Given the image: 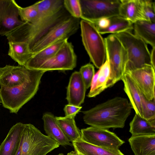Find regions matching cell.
<instances>
[{
    "label": "cell",
    "mask_w": 155,
    "mask_h": 155,
    "mask_svg": "<svg viewBox=\"0 0 155 155\" xmlns=\"http://www.w3.org/2000/svg\"><path fill=\"white\" fill-rule=\"evenodd\" d=\"M106 58L109 65L110 73L106 83L107 88L120 80L125 72L128 61L127 51L122 43L114 34L104 39Z\"/></svg>",
    "instance_id": "cell-4"
},
{
    "label": "cell",
    "mask_w": 155,
    "mask_h": 155,
    "mask_svg": "<svg viewBox=\"0 0 155 155\" xmlns=\"http://www.w3.org/2000/svg\"><path fill=\"white\" fill-rule=\"evenodd\" d=\"M141 107L143 118L148 120L155 119V99L148 100L143 94Z\"/></svg>",
    "instance_id": "cell-30"
},
{
    "label": "cell",
    "mask_w": 155,
    "mask_h": 155,
    "mask_svg": "<svg viewBox=\"0 0 155 155\" xmlns=\"http://www.w3.org/2000/svg\"><path fill=\"white\" fill-rule=\"evenodd\" d=\"M81 18L93 24L102 18L119 15L120 0H80Z\"/></svg>",
    "instance_id": "cell-8"
},
{
    "label": "cell",
    "mask_w": 155,
    "mask_h": 155,
    "mask_svg": "<svg viewBox=\"0 0 155 155\" xmlns=\"http://www.w3.org/2000/svg\"><path fill=\"white\" fill-rule=\"evenodd\" d=\"M57 155H64V154L62 153H61L59 154H58Z\"/></svg>",
    "instance_id": "cell-39"
},
{
    "label": "cell",
    "mask_w": 155,
    "mask_h": 155,
    "mask_svg": "<svg viewBox=\"0 0 155 155\" xmlns=\"http://www.w3.org/2000/svg\"><path fill=\"white\" fill-rule=\"evenodd\" d=\"M68 39L61 40L33 54L24 66L31 69L38 70L41 66L52 57L67 41Z\"/></svg>",
    "instance_id": "cell-21"
},
{
    "label": "cell",
    "mask_w": 155,
    "mask_h": 155,
    "mask_svg": "<svg viewBox=\"0 0 155 155\" xmlns=\"http://www.w3.org/2000/svg\"><path fill=\"white\" fill-rule=\"evenodd\" d=\"M86 88L79 71L71 74L67 87L66 99L68 104L81 106L84 103Z\"/></svg>",
    "instance_id": "cell-15"
},
{
    "label": "cell",
    "mask_w": 155,
    "mask_h": 155,
    "mask_svg": "<svg viewBox=\"0 0 155 155\" xmlns=\"http://www.w3.org/2000/svg\"><path fill=\"white\" fill-rule=\"evenodd\" d=\"M19 6L14 0H0V35H6L26 22L21 18Z\"/></svg>",
    "instance_id": "cell-12"
},
{
    "label": "cell",
    "mask_w": 155,
    "mask_h": 155,
    "mask_svg": "<svg viewBox=\"0 0 155 155\" xmlns=\"http://www.w3.org/2000/svg\"><path fill=\"white\" fill-rule=\"evenodd\" d=\"M67 155H77V153L74 151H71L67 154Z\"/></svg>",
    "instance_id": "cell-38"
},
{
    "label": "cell",
    "mask_w": 155,
    "mask_h": 155,
    "mask_svg": "<svg viewBox=\"0 0 155 155\" xmlns=\"http://www.w3.org/2000/svg\"><path fill=\"white\" fill-rule=\"evenodd\" d=\"M6 69V66L3 68L0 67V78L2 76Z\"/></svg>",
    "instance_id": "cell-37"
},
{
    "label": "cell",
    "mask_w": 155,
    "mask_h": 155,
    "mask_svg": "<svg viewBox=\"0 0 155 155\" xmlns=\"http://www.w3.org/2000/svg\"><path fill=\"white\" fill-rule=\"evenodd\" d=\"M80 19L70 16L58 23L31 47L33 54L61 40L68 39L80 27Z\"/></svg>",
    "instance_id": "cell-9"
},
{
    "label": "cell",
    "mask_w": 155,
    "mask_h": 155,
    "mask_svg": "<svg viewBox=\"0 0 155 155\" xmlns=\"http://www.w3.org/2000/svg\"><path fill=\"white\" fill-rule=\"evenodd\" d=\"M128 141L134 155H155V135L131 136Z\"/></svg>",
    "instance_id": "cell-20"
},
{
    "label": "cell",
    "mask_w": 155,
    "mask_h": 155,
    "mask_svg": "<svg viewBox=\"0 0 155 155\" xmlns=\"http://www.w3.org/2000/svg\"><path fill=\"white\" fill-rule=\"evenodd\" d=\"M108 26L103 29H97L101 34L106 33L115 34L133 29V24L120 15L109 18Z\"/></svg>",
    "instance_id": "cell-28"
},
{
    "label": "cell",
    "mask_w": 155,
    "mask_h": 155,
    "mask_svg": "<svg viewBox=\"0 0 155 155\" xmlns=\"http://www.w3.org/2000/svg\"><path fill=\"white\" fill-rule=\"evenodd\" d=\"M8 55L20 66H24L32 56L27 43L23 42L8 41Z\"/></svg>",
    "instance_id": "cell-25"
},
{
    "label": "cell",
    "mask_w": 155,
    "mask_h": 155,
    "mask_svg": "<svg viewBox=\"0 0 155 155\" xmlns=\"http://www.w3.org/2000/svg\"><path fill=\"white\" fill-rule=\"evenodd\" d=\"M77 155H81V154H79V153H77Z\"/></svg>",
    "instance_id": "cell-40"
},
{
    "label": "cell",
    "mask_w": 155,
    "mask_h": 155,
    "mask_svg": "<svg viewBox=\"0 0 155 155\" xmlns=\"http://www.w3.org/2000/svg\"><path fill=\"white\" fill-rule=\"evenodd\" d=\"M114 34L120 40L127 53L128 61L125 71L151 65L150 53L147 44L143 40L129 31Z\"/></svg>",
    "instance_id": "cell-5"
},
{
    "label": "cell",
    "mask_w": 155,
    "mask_h": 155,
    "mask_svg": "<svg viewBox=\"0 0 155 155\" xmlns=\"http://www.w3.org/2000/svg\"><path fill=\"white\" fill-rule=\"evenodd\" d=\"M155 69L151 65H147L125 72L130 75L145 97L150 101L155 99Z\"/></svg>",
    "instance_id": "cell-13"
},
{
    "label": "cell",
    "mask_w": 155,
    "mask_h": 155,
    "mask_svg": "<svg viewBox=\"0 0 155 155\" xmlns=\"http://www.w3.org/2000/svg\"><path fill=\"white\" fill-rule=\"evenodd\" d=\"M81 106H77L70 104L66 105L64 108L65 116H76L82 108Z\"/></svg>",
    "instance_id": "cell-34"
},
{
    "label": "cell",
    "mask_w": 155,
    "mask_h": 155,
    "mask_svg": "<svg viewBox=\"0 0 155 155\" xmlns=\"http://www.w3.org/2000/svg\"><path fill=\"white\" fill-rule=\"evenodd\" d=\"M84 83L86 89L91 86L95 74L94 68L90 63L87 64L81 68L79 71Z\"/></svg>",
    "instance_id": "cell-32"
},
{
    "label": "cell",
    "mask_w": 155,
    "mask_h": 155,
    "mask_svg": "<svg viewBox=\"0 0 155 155\" xmlns=\"http://www.w3.org/2000/svg\"><path fill=\"white\" fill-rule=\"evenodd\" d=\"M109 24V18H102L94 24L97 29H103L107 27Z\"/></svg>",
    "instance_id": "cell-35"
},
{
    "label": "cell",
    "mask_w": 155,
    "mask_h": 155,
    "mask_svg": "<svg viewBox=\"0 0 155 155\" xmlns=\"http://www.w3.org/2000/svg\"><path fill=\"white\" fill-rule=\"evenodd\" d=\"M1 101L0 99V105H1Z\"/></svg>",
    "instance_id": "cell-41"
},
{
    "label": "cell",
    "mask_w": 155,
    "mask_h": 155,
    "mask_svg": "<svg viewBox=\"0 0 155 155\" xmlns=\"http://www.w3.org/2000/svg\"><path fill=\"white\" fill-rule=\"evenodd\" d=\"M6 69L0 78L1 86L11 88L20 85L33 74L36 69L28 68L24 66L6 65Z\"/></svg>",
    "instance_id": "cell-14"
},
{
    "label": "cell",
    "mask_w": 155,
    "mask_h": 155,
    "mask_svg": "<svg viewBox=\"0 0 155 155\" xmlns=\"http://www.w3.org/2000/svg\"><path fill=\"white\" fill-rule=\"evenodd\" d=\"M110 73L109 63L106 58L104 64L94 74L87 95L88 97H95L107 89L106 85Z\"/></svg>",
    "instance_id": "cell-23"
},
{
    "label": "cell",
    "mask_w": 155,
    "mask_h": 155,
    "mask_svg": "<svg viewBox=\"0 0 155 155\" xmlns=\"http://www.w3.org/2000/svg\"><path fill=\"white\" fill-rule=\"evenodd\" d=\"M20 145L21 155H46L60 146L31 124H24Z\"/></svg>",
    "instance_id": "cell-6"
},
{
    "label": "cell",
    "mask_w": 155,
    "mask_h": 155,
    "mask_svg": "<svg viewBox=\"0 0 155 155\" xmlns=\"http://www.w3.org/2000/svg\"><path fill=\"white\" fill-rule=\"evenodd\" d=\"M134 34L152 47H155V22L140 20L133 24Z\"/></svg>",
    "instance_id": "cell-26"
},
{
    "label": "cell",
    "mask_w": 155,
    "mask_h": 155,
    "mask_svg": "<svg viewBox=\"0 0 155 155\" xmlns=\"http://www.w3.org/2000/svg\"><path fill=\"white\" fill-rule=\"evenodd\" d=\"M81 130V139L96 146L119 149L125 142L114 133L107 129L91 126Z\"/></svg>",
    "instance_id": "cell-10"
},
{
    "label": "cell",
    "mask_w": 155,
    "mask_h": 155,
    "mask_svg": "<svg viewBox=\"0 0 155 155\" xmlns=\"http://www.w3.org/2000/svg\"><path fill=\"white\" fill-rule=\"evenodd\" d=\"M77 56L71 42L67 41L51 58L38 70L47 71L72 70L76 66Z\"/></svg>",
    "instance_id": "cell-11"
},
{
    "label": "cell",
    "mask_w": 155,
    "mask_h": 155,
    "mask_svg": "<svg viewBox=\"0 0 155 155\" xmlns=\"http://www.w3.org/2000/svg\"><path fill=\"white\" fill-rule=\"evenodd\" d=\"M121 80L124 83V90L129 99L132 108L136 114L143 117L141 99L143 94L127 73H124Z\"/></svg>",
    "instance_id": "cell-19"
},
{
    "label": "cell",
    "mask_w": 155,
    "mask_h": 155,
    "mask_svg": "<svg viewBox=\"0 0 155 155\" xmlns=\"http://www.w3.org/2000/svg\"><path fill=\"white\" fill-rule=\"evenodd\" d=\"M155 47H152V49L150 53V60L152 66L153 68L155 69Z\"/></svg>",
    "instance_id": "cell-36"
},
{
    "label": "cell",
    "mask_w": 155,
    "mask_h": 155,
    "mask_svg": "<svg viewBox=\"0 0 155 155\" xmlns=\"http://www.w3.org/2000/svg\"><path fill=\"white\" fill-rule=\"evenodd\" d=\"M46 71L36 70L21 84L8 88L1 86L0 99L3 107L12 113L17 114L36 93L41 78Z\"/></svg>",
    "instance_id": "cell-3"
},
{
    "label": "cell",
    "mask_w": 155,
    "mask_h": 155,
    "mask_svg": "<svg viewBox=\"0 0 155 155\" xmlns=\"http://www.w3.org/2000/svg\"><path fill=\"white\" fill-rule=\"evenodd\" d=\"M42 119L44 122V128L47 136L50 137L59 146H69L73 147L66 136L56 117L50 112H46L43 115Z\"/></svg>",
    "instance_id": "cell-16"
},
{
    "label": "cell",
    "mask_w": 155,
    "mask_h": 155,
    "mask_svg": "<svg viewBox=\"0 0 155 155\" xmlns=\"http://www.w3.org/2000/svg\"><path fill=\"white\" fill-rule=\"evenodd\" d=\"M130 127L132 136L155 135V119L147 120L135 114Z\"/></svg>",
    "instance_id": "cell-24"
},
{
    "label": "cell",
    "mask_w": 155,
    "mask_h": 155,
    "mask_svg": "<svg viewBox=\"0 0 155 155\" xmlns=\"http://www.w3.org/2000/svg\"><path fill=\"white\" fill-rule=\"evenodd\" d=\"M119 15L133 24L137 21L146 20L143 0H120Z\"/></svg>",
    "instance_id": "cell-18"
},
{
    "label": "cell",
    "mask_w": 155,
    "mask_h": 155,
    "mask_svg": "<svg viewBox=\"0 0 155 155\" xmlns=\"http://www.w3.org/2000/svg\"><path fill=\"white\" fill-rule=\"evenodd\" d=\"M63 0H43L36 2L38 16L32 24L25 23L5 35L8 41L27 43L29 48L56 24L71 16Z\"/></svg>",
    "instance_id": "cell-1"
},
{
    "label": "cell",
    "mask_w": 155,
    "mask_h": 155,
    "mask_svg": "<svg viewBox=\"0 0 155 155\" xmlns=\"http://www.w3.org/2000/svg\"><path fill=\"white\" fill-rule=\"evenodd\" d=\"M64 6L69 15L74 18L80 19L81 15L80 0H64Z\"/></svg>",
    "instance_id": "cell-31"
},
{
    "label": "cell",
    "mask_w": 155,
    "mask_h": 155,
    "mask_svg": "<svg viewBox=\"0 0 155 155\" xmlns=\"http://www.w3.org/2000/svg\"><path fill=\"white\" fill-rule=\"evenodd\" d=\"M143 5L146 21L155 22V2L151 0H143Z\"/></svg>",
    "instance_id": "cell-33"
},
{
    "label": "cell",
    "mask_w": 155,
    "mask_h": 155,
    "mask_svg": "<svg viewBox=\"0 0 155 155\" xmlns=\"http://www.w3.org/2000/svg\"><path fill=\"white\" fill-rule=\"evenodd\" d=\"M75 116L55 117L64 134L72 143L81 139V130L76 125L74 120Z\"/></svg>",
    "instance_id": "cell-27"
},
{
    "label": "cell",
    "mask_w": 155,
    "mask_h": 155,
    "mask_svg": "<svg viewBox=\"0 0 155 155\" xmlns=\"http://www.w3.org/2000/svg\"><path fill=\"white\" fill-rule=\"evenodd\" d=\"M75 151L81 155H124L119 149L96 146L81 139L72 142Z\"/></svg>",
    "instance_id": "cell-22"
},
{
    "label": "cell",
    "mask_w": 155,
    "mask_h": 155,
    "mask_svg": "<svg viewBox=\"0 0 155 155\" xmlns=\"http://www.w3.org/2000/svg\"><path fill=\"white\" fill-rule=\"evenodd\" d=\"M80 27L82 41L85 49L94 65L99 69L106 59L104 39L93 24L81 19Z\"/></svg>",
    "instance_id": "cell-7"
},
{
    "label": "cell",
    "mask_w": 155,
    "mask_h": 155,
    "mask_svg": "<svg viewBox=\"0 0 155 155\" xmlns=\"http://www.w3.org/2000/svg\"><path fill=\"white\" fill-rule=\"evenodd\" d=\"M132 107L128 100L116 97L82 112L84 123L101 129L123 128Z\"/></svg>",
    "instance_id": "cell-2"
},
{
    "label": "cell",
    "mask_w": 155,
    "mask_h": 155,
    "mask_svg": "<svg viewBox=\"0 0 155 155\" xmlns=\"http://www.w3.org/2000/svg\"><path fill=\"white\" fill-rule=\"evenodd\" d=\"M24 124L17 123L10 129L0 145V155H16L19 147Z\"/></svg>",
    "instance_id": "cell-17"
},
{
    "label": "cell",
    "mask_w": 155,
    "mask_h": 155,
    "mask_svg": "<svg viewBox=\"0 0 155 155\" xmlns=\"http://www.w3.org/2000/svg\"><path fill=\"white\" fill-rule=\"evenodd\" d=\"M19 14L23 21L30 24L34 23L38 16V10L36 3L25 8L20 6Z\"/></svg>",
    "instance_id": "cell-29"
}]
</instances>
